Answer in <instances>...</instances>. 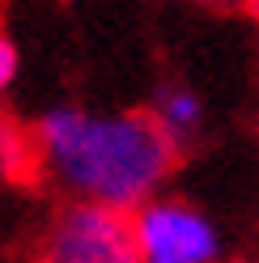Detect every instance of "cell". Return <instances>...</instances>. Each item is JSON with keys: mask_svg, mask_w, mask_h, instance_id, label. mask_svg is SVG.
I'll return each mask as SVG.
<instances>
[{"mask_svg": "<svg viewBox=\"0 0 259 263\" xmlns=\"http://www.w3.org/2000/svg\"><path fill=\"white\" fill-rule=\"evenodd\" d=\"M39 174L68 200L132 212L166 191L179 149L144 110H85L60 102L34 119Z\"/></svg>", "mask_w": 259, "mask_h": 263, "instance_id": "1", "label": "cell"}, {"mask_svg": "<svg viewBox=\"0 0 259 263\" xmlns=\"http://www.w3.org/2000/svg\"><path fill=\"white\" fill-rule=\"evenodd\" d=\"M136 263H225L221 225L200 204L157 191L132 208Z\"/></svg>", "mask_w": 259, "mask_h": 263, "instance_id": "2", "label": "cell"}, {"mask_svg": "<svg viewBox=\"0 0 259 263\" xmlns=\"http://www.w3.org/2000/svg\"><path fill=\"white\" fill-rule=\"evenodd\" d=\"M34 263H136L132 212L68 200L47 221Z\"/></svg>", "mask_w": 259, "mask_h": 263, "instance_id": "3", "label": "cell"}, {"mask_svg": "<svg viewBox=\"0 0 259 263\" xmlns=\"http://www.w3.org/2000/svg\"><path fill=\"white\" fill-rule=\"evenodd\" d=\"M144 115H149V119L161 127V136H166L179 153L204 136V123H208L204 98L191 89V85H183V81H161V85L149 93Z\"/></svg>", "mask_w": 259, "mask_h": 263, "instance_id": "4", "label": "cell"}, {"mask_svg": "<svg viewBox=\"0 0 259 263\" xmlns=\"http://www.w3.org/2000/svg\"><path fill=\"white\" fill-rule=\"evenodd\" d=\"M39 174V153H34V132L26 123L0 115V187L30 183Z\"/></svg>", "mask_w": 259, "mask_h": 263, "instance_id": "5", "label": "cell"}, {"mask_svg": "<svg viewBox=\"0 0 259 263\" xmlns=\"http://www.w3.org/2000/svg\"><path fill=\"white\" fill-rule=\"evenodd\" d=\"M17 77H22V51L9 34H0V98L17 85Z\"/></svg>", "mask_w": 259, "mask_h": 263, "instance_id": "6", "label": "cell"}, {"mask_svg": "<svg viewBox=\"0 0 259 263\" xmlns=\"http://www.w3.org/2000/svg\"><path fill=\"white\" fill-rule=\"evenodd\" d=\"M191 5L221 9V13H251V5H255V0H191Z\"/></svg>", "mask_w": 259, "mask_h": 263, "instance_id": "7", "label": "cell"}, {"mask_svg": "<svg viewBox=\"0 0 259 263\" xmlns=\"http://www.w3.org/2000/svg\"><path fill=\"white\" fill-rule=\"evenodd\" d=\"M251 13H255V22H259V0H255V5H251Z\"/></svg>", "mask_w": 259, "mask_h": 263, "instance_id": "8", "label": "cell"}, {"mask_svg": "<svg viewBox=\"0 0 259 263\" xmlns=\"http://www.w3.org/2000/svg\"><path fill=\"white\" fill-rule=\"evenodd\" d=\"M234 263H247V259H234Z\"/></svg>", "mask_w": 259, "mask_h": 263, "instance_id": "9", "label": "cell"}]
</instances>
